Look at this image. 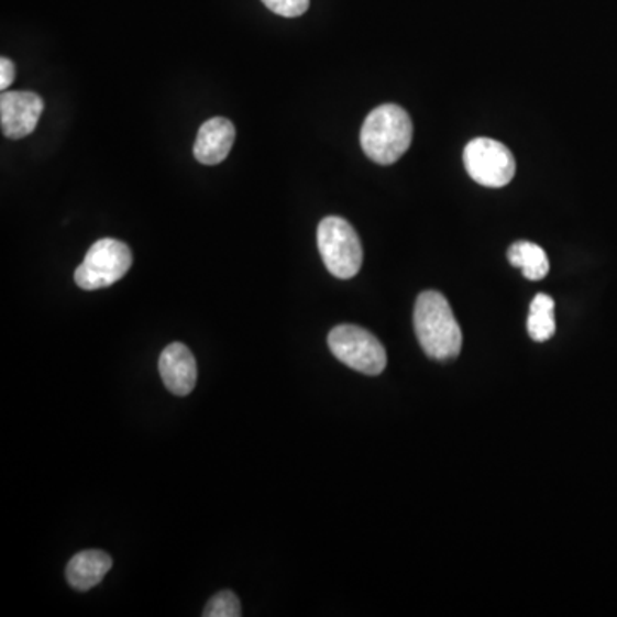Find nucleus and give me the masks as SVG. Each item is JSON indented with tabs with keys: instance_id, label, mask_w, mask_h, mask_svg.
<instances>
[{
	"instance_id": "obj_1",
	"label": "nucleus",
	"mask_w": 617,
	"mask_h": 617,
	"mask_svg": "<svg viewBox=\"0 0 617 617\" xmlns=\"http://www.w3.org/2000/svg\"><path fill=\"white\" fill-rule=\"evenodd\" d=\"M414 324L419 343L429 357L436 361L459 357L463 345L462 328L443 294L434 290L420 294L414 312Z\"/></svg>"
},
{
	"instance_id": "obj_2",
	"label": "nucleus",
	"mask_w": 617,
	"mask_h": 617,
	"mask_svg": "<svg viewBox=\"0 0 617 617\" xmlns=\"http://www.w3.org/2000/svg\"><path fill=\"white\" fill-rule=\"evenodd\" d=\"M411 136L410 115L395 103H385L365 119L361 131L362 150L376 164L392 165L410 148Z\"/></svg>"
},
{
	"instance_id": "obj_3",
	"label": "nucleus",
	"mask_w": 617,
	"mask_h": 617,
	"mask_svg": "<svg viewBox=\"0 0 617 617\" xmlns=\"http://www.w3.org/2000/svg\"><path fill=\"white\" fill-rule=\"evenodd\" d=\"M318 247L328 272L340 280L361 272L364 251L354 227L340 217H328L318 227Z\"/></svg>"
},
{
	"instance_id": "obj_4",
	"label": "nucleus",
	"mask_w": 617,
	"mask_h": 617,
	"mask_svg": "<svg viewBox=\"0 0 617 617\" xmlns=\"http://www.w3.org/2000/svg\"><path fill=\"white\" fill-rule=\"evenodd\" d=\"M132 266L131 249L117 239H100L86 253L75 280L82 290H100L117 284Z\"/></svg>"
},
{
	"instance_id": "obj_5",
	"label": "nucleus",
	"mask_w": 617,
	"mask_h": 617,
	"mask_svg": "<svg viewBox=\"0 0 617 617\" xmlns=\"http://www.w3.org/2000/svg\"><path fill=\"white\" fill-rule=\"evenodd\" d=\"M328 345L338 361L359 373L377 376L386 367L385 346L370 331L354 324H340L331 330Z\"/></svg>"
},
{
	"instance_id": "obj_6",
	"label": "nucleus",
	"mask_w": 617,
	"mask_h": 617,
	"mask_svg": "<svg viewBox=\"0 0 617 617\" xmlns=\"http://www.w3.org/2000/svg\"><path fill=\"white\" fill-rule=\"evenodd\" d=\"M463 164L475 183L484 187H505L517 174V162L505 144L491 137H477L466 144Z\"/></svg>"
},
{
	"instance_id": "obj_7",
	"label": "nucleus",
	"mask_w": 617,
	"mask_h": 617,
	"mask_svg": "<svg viewBox=\"0 0 617 617\" xmlns=\"http://www.w3.org/2000/svg\"><path fill=\"white\" fill-rule=\"evenodd\" d=\"M43 100L33 91H4L0 97V124L9 140L32 134L43 113Z\"/></svg>"
},
{
	"instance_id": "obj_8",
	"label": "nucleus",
	"mask_w": 617,
	"mask_h": 617,
	"mask_svg": "<svg viewBox=\"0 0 617 617\" xmlns=\"http://www.w3.org/2000/svg\"><path fill=\"white\" fill-rule=\"evenodd\" d=\"M159 374L168 392L177 396L189 395L198 381V365L184 343H172L159 357Z\"/></svg>"
},
{
	"instance_id": "obj_9",
	"label": "nucleus",
	"mask_w": 617,
	"mask_h": 617,
	"mask_svg": "<svg viewBox=\"0 0 617 617\" xmlns=\"http://www.w3.org/2000/svg\"><path fill=\"white\" fill-rule=\"evenodd\" d=\"M235 141V128L225 117H213L199 128L195 158L202 165L222 164Z\"/></svg>"
},
{
	"instance_id": "obj_10",
	"label": "nucleus",
	"mask_w": 617,
	"mask_h": 617,
	"mask_svg": "<svg viewBox=\"0 0 617 617\" xmlns=\"http://www.w3.org/2000/svg\"><path fill=\"white\" fill-rule=\"evenodd\" d=\"M112 568V558L103 551H82L67 564L66 579L78 592H86L106 579Z\"/></svg>"
},
{
	"instance_id": "obj_11",
	"label": "nucleus",
	"mask_w": 617,
	"mask_h": 617,
	"mask_svg": "<svg viewBox=\"0 0 617 617\" xmlns=\"http://www.w3.org/2000/svg\"><path fill=\"white\" fill-rule=\"evenodd\" d=\"M508 261L515 268H520L528 280L539 282L548 276V254L540 245L533 244V242H515L508 249Z\"/></svg>"
},
{
	"instance_id": "obj_12",
	"label": "nucleus",
	"mask_w": 617,
	"mask_h": 617,
	"mask_svg": "<svg viewBox=\"0 0 617 617\" xmlns=\"http://www.w3.org/2000/svg\"><path fill=\"white\" fill-rule=\"evenodd\" d=\"M527 328L533 342H548L555 333L554 300L548 294H539L530 304Z\"/></svg>"
},
{
	"instance_id": "obj_13",
	"label": "nucleus",
	"mask_w": 617,
	"mask_h": 617,
	"mask_svg": "<svg viewBox=\"0 0 617 617\" xmlns=\"http://www.w3.org/2000/svg\"><path fill=\"white\" fill-rule=\"evenodd\" d=\"M205 617H239L242 616L241 601L230 591L218 592L202 610Z\"/></svg>"
},
{
	"instance_id": "obj_14",
	"label": "nucleus",
	"mask_w": 617,
	"mask_h": 617,
	"mask_svg": "<svg viewBox=\"0 0 617 617\" xmlns=\"http://www.w3.org/2000/svg\"><path fill=\"white\" fill-rule=\"evenodd\" d=\"M263 4L282 18H299L309 9L311 0H263Z\"/></svg>"
},
{
	"instance_id": "obj_15",
	"label": "nucleus",
	"mask_w": 617,
	"mask_h": 617,
	"mask_svg": "<svg viewBox=\"0 0 617 617\" xmlns=\"http://www.w3.org/2000/svg\"><path fill=\"white\" fill-rule=\"evenodd\" d=\"M16 67L8 57L0 58V90L8 91L9 86L14 81Z\"/></svg>"
}]
</instances>
